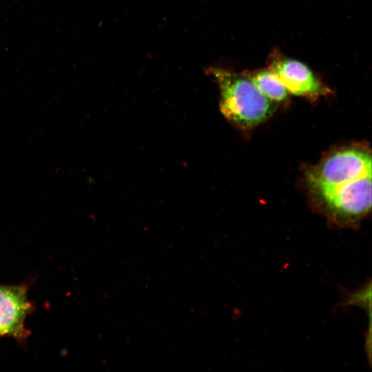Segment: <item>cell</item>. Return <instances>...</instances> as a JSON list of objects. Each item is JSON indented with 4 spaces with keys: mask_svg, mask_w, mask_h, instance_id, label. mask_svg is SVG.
Listing matches in <instances>:
<instances>
[{
    "mask_svg": "<svg viewBox=\"0 0 372 372\" xmlns=\"http://www.w3.org/2000/svg\"><path fill=\"white\" fill-rule=\"evenodd\" d=\"M338 225H355L371 208V174L332 186L311 189Z\"/></svg>",
    "mask_w": 372,
    "mask_h": 372,
    "instance_id": "cell-2",
    "label": "cell"
},
{
    "mask_svg": "<svg viewBox=\"0 0 372 372\" xmlns=\"http://www.w3.org/2000/svg\"><path fill=\"white\" fill-rule=\"evenodd\" d=\"M32 309L25 285L0 284V337L23 342L30 335L25 323Z\"/></svg>",
    "mask_w": 372,
    "mask_h": 372,
    "instance_id": "cell-5",
    "label": "cell"
},
{
    "mask_svg": "<svg viewBox=\"0 0 372 372\" xmlns=\"http://www.w3.org/2000/svg\"><path fill=\"white\" fill-rule=\"evenodd\" d=\"M267 68L278 76L289 94L316 98L330 92L307 65L278 52L271 54Z\"/></svg>",
    "mask_w": 372,
    "mask_h": 372,
    "instance_id": "cell-4",
    "label": "cell"
},
{
    "mask_svg": "<svg viewBox=\"0 0 372 372\" xmlns=\"http://www.w3.org/2000/svg\"><path fill=\"white\" fill-rule=\"evenodd\" d=\"M244 74L269 100L278 103L287 99L289 92L280 80L269 68L245 72Z\"/></svg>",
    "mask_w": 372,
    "mask_h": 372,
    "instance_id": "cell-6",
    "label": "cell"
},
{
    "mask_svg": "<svg viewBox=\"0 0 372 372\" xmlns=\"http://www.w3.org/2000/svg\"><path fill=\"white\" fill-rule=\"evenodd\" d=\"M205 71L218 86L220 110L231 123L251 127L274 112L276 103L265 96L244 73L218 67H209Z\"/></svg>",
    "mask_w": 372,
    "mask_h": 372,
    "instance_id": "cell-1",
    "label": "cell"
},
{
    "mask_svg": "<svg viewBox=\"0 0 372 372\" xmlns=\"http://www.w3.org/2000/svg\"><path fill=\"white\" fill-rule=\"evenodd\" d=\"M371 154L366 148L347 147L333 152L307 174L310 188L342 184L371 174Z\"/></svg>",
    "mask_w": 372,
    "mask_h": 372,
    "instance_id": "cell-3",
    "label": "cell"
}]
</instances>
